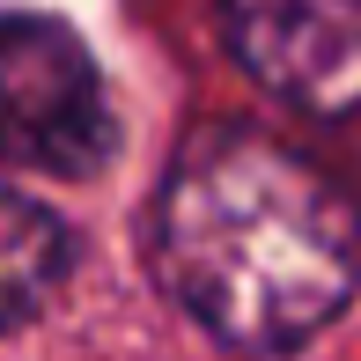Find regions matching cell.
I'll list each match as a JSON object with an SVG mask.
<instances>
[{
    "instance_id": "1",
    "label": "cell",
    "mask_w": 361,
    "mask_h": 361,
    "mask_svg": "<svg viewBox=\"0 0 361 361\" xmlns=\"http://www.w3.org/2000/svg\"><path fill=\"white\" fill-rule=\"evenodd\" d=\"M155 273L221 347L288 354L354 302L361 221L310 155L207 133L155 200Z\"/></svg>"
},
{
    "instance_id": "2",
    "label": "cell",
    "mask_w": 361,
    "mask_h": 361,
    "mask_svg": "<svg viewBox=\"0 0 361 361\" xmlns=\"http://www.w3.org/2000/svg\"><path fill=\"white\" fill-rule=\"evenodd\" d=\"M118 155L111 96L89 44L52 15H0V162L89 177Z\"/></svg>"
},
{
    "instance_id": "3",
    "label": "cell",
    "mask_w": 361,
    "mask_h": 361,
    "mask_svg": "<svg viewBox=\"0 0 361 361\" xmlns=\"http://www.w3.org/2000/svg\"><path fill=\"white\" fill-rule=\"evenodd\" d=\"M228 52L310 118L361 111V0H221Z\"/></svg>"
},
{
    "instance_id": "4",
    "label": "cell",
    "mask_w": 361,
    "mask_h": 361,
    "mask_svg": "<svg viewBox=\"0 0 361 361\" xmlns=\"http://www.w3.org/2000/svg\"><path fill=\"white\" fill-rule=\"evenodd\" d=\"M74 266V236L52 207L23 200V192H0V332L30 324L44 302L59 295Z\"/></svg>"
}]
</instances>
